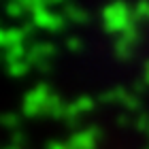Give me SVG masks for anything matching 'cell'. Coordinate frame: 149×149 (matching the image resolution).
Instances as JSON below:
<instances>
[]
</instances>
